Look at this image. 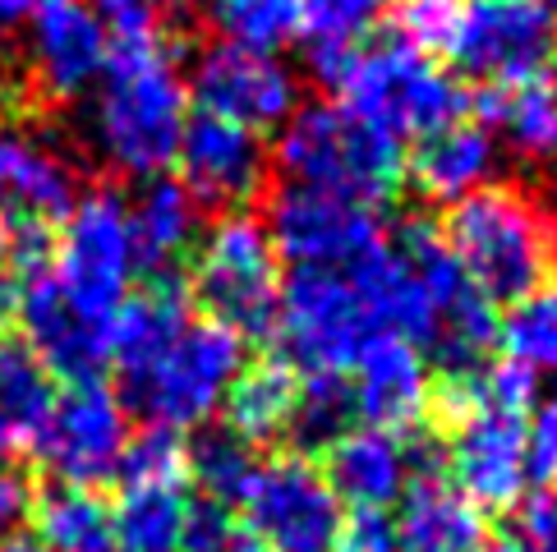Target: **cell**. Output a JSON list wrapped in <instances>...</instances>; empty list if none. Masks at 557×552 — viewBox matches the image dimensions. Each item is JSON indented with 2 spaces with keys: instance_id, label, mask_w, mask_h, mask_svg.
Listing matches in <instances>:
<instances>
[{
  "instance_id": "74e56055",
  "label": "cell",
  "mask_w": 557,
  "mask_h": 552,
  "mask_svg": "<svg viewBox=\"0 0 557 552\" xmlns=\"http://www.w3.org/2000/svg\"><path fill=\"white\" fill-rule=\"evenodd\" d=\"M525 484H557V405L540 410L525 428Z\"/></svg>"
},
{
  "instance_id": "484cf974",
  "label": "cell",
  "mask_w": 557,
  "mask_h": 552,
  "mask_svg": "<svg viewBox=\"0 0 557 552\" xmlns=\"http://www.w3.org/2000/svg\"><path fill=\"white\" fill-rule=\"evenodd\" d=\"M185 516V484H121V502L111 506V552H181Z\"/></svg>"
},
{
  "instance_id": "5bb4252c",
  "label": "cell",
  "mask_w": 557,
  "mask_h": 552,
  "mask_svg": "<svg viewBox=\"0 0 557 552\" xmlns=\"http://www.w3.org/2000/svg\"><path fill=\"white\" fill-rule=\"evenodd\" d=\"M249 529L272 552H332L342 529V502L327 488L323 469L305 456H282L258 465L245 492Z\"/></svg>"
},
{
  "instance_id": "836d02e7",
  "label": "cell",
  "mask_w": 557,
  "mask_h": 552,
  "mask_svg": "<svg viewBox=\"0 0 557 552\" xmlns=\"http://www.w3.org/2000/svg\"><path fill=\"white\" fill-rule=\"evenodd\" d=\"M309 42H360L383 14V0H300Z\"/></svg>"
},
{
  "instance_id": "277c9868",
  "label": "cell",
  "mask_w": 557,
  "mask_h": 552,
  "mask_svg": "<svg viewBox=\"0 0 557 552\" xmlns=\"http://www.w3.org/2000/svg\"><path fill=\"white\" fill-rule=\"evenodd\" d=\"M276 166L286 185L323 189L336 199L377 208L406 185V152L392 134L346 106H295L276 138Z\"/></svg>"
},
{
  "instance_id": "f1b7e54d",
  "label": "cell",
  "mask_w": 557,
  "mask_h": 552,
  "mask_svg": "<svg viewBox=\"0 0 557 552\" xmlns=\"http://www.w3.org/2000/svg\"><path fill=\"white\" fill-rule=\"evenodd\" d=\"M198 10L212 24L216 42L282 51L305 33L300 0H198Z\"/></svg>"
},
{
  "instance_id": "c3c4849f",
  "label": "cell",
  "mask_w": 557,
  "mask_h": 552,
  "mask_svg": "<svg viewBox=\"0 0 557 552\" xmlns=\"http://www.w3.org/2000/svg\"><path fill=\"white\" fill-rule=\"evenodd\" d=\"M0 456H5V451H0Z\"/></svg>"
},
{
  "instance_id": "ac0fdd59",
  "label": "cell",
  "mask_w": 557,
  "mask_h": 552,
  "mask_svg": "<svg viewBox=\"0 0 557 552\" xmlns=\"http://www.w3.org/2000/svg\"><path fill=\"white\" fill-rule=\"evenodd\" d=\"M424 465H433L429 451L406 447L396 432L364 424V428H346L327 447L323 479L336 492V502L350 511H387L401 502L414 469H424Z\"/></svg>"
},
{
  "instance_id": "d6a6232c",
  "label": "cell",
  "mask_w": 557,
  "mask_h": 552,
  "mask_svg": "<svg viewBox=\"0 0 557 552\" xmlns=\"http://www.w3.org/2000/svg\"><path fill=\"white\" fill-rule=\"evenodd\" d=\"M121 484H185L189 465H185V442L181 432L166 428H148L144 438H129L121 469H115Z\"/></svg>"
},
{
  "instance_id": "7bdbcfd3",
  "label": "cell",
  "mask_w": 557,
  "mask_h": 552,
  "mask_svg": "<svg viewBox=\"0 0 557 552\" xmlns=\"http://www.w3.org/2000/svg\"><path fill=\"white\" fill-rule=\"evenodd\" d=\"M222 552H272V548H268L263 539H258L253 529H245V535H240V529H235V535H231V543H226Z\"/></svg>"
},
{
  "instance_id": "7a4b0ae2",
  "label": "cell",
  "mask_w": 557,
  "mask_h": 552,
  "mask_svg": "<svg viewBox=\"0 0 557 552\" xmlns=\"http://www.w3.org/2000/svg\"><path fill=\"white\" fill-rule=\"evenodd\" d=\"M451 397V484L480 511L516 506L525 492V428L534 401V373L516 364L480 368L474 378L447 382Z\"/></svg>"
},
{
  "instance_id": "ffe728a7",
  "label": "cell",
  "mask_w": 557,
  "mask_h": 552,
  "mask_svg": "<svg viewBox=\"0 0 557 552\" xmlns=\"http://www.w3.org/2000/svg\"><path fill=\"white\" fill-rule=\"evenodd\" d=\"M392 525L401 552H474L484 543V511L437 465L414 469Z\"/></svg>"
},
{
  "instance_id": "52a82bcc",
  "label": "cell",
  "mask_w": 557,
  "mask_h": 552,
  "mask_svg": "<svg viewBox=\"0 0 557 552\" xmlns=\"http://www.w3.org/2000/svg\"><path fill=\"white\" fill-rule=\"evenodd\" d=\"M342 106L355 111L360 121L377 125L401 138H424L456 121H466L470 92L461 78L433 65V55L406 42L401 33L373 37V42H355L350 70L342 78Z\"/></svg>"
},
{
  "instance_id": "f546056e",
  "label": "cell",
  "mask_w": 557,
  "mask_h": 552,
  "mask_svg": "<svg viewBox=\"0 0 557 552\" xmlns=\"http://www.w3.org/2000/svg\"><path fill=\"white\" fill-rule=\"evenodd\" d=\"M185 465H189V479L203 488V498L222 506L245 502V492L258 475L253 442H245L235 428H203L185 447Z\"/></svg>"
},
{
  "instance_id": "d590c367",
  "label": "cell",
  "mask_w": 557,
  "mask_h": 552,
  "mask_svg": "<svg viewBox=\"0 0 557 552\" xmlns=\"http://www.w3.org/2000/svg\"><path fill=\"white\" fill-rule=\"evenodd\" d=\"M332 552H401V543H396V525L387 511H350L342 516Z\"/></svg>"
},
{
  "instance_id": "30bf717a",
  "label": "cell",
  "mask_w": 557,
  "mask_h": 552,
  "mask_svg": "<svg viewBox=\"0 0 557 552\" xmlns=\"http://www.w3.org/2000/svg\"><path fill=\"white\" fill-rule=\"evenodd\" d=\"M443 55L484 88L525 84L557 65V18L544 0H461Z\"/></svg>"
},
{
  "instance_id": "e0dca14e",
  "label": "cell",
  "mask_w": 557,
  "mask_h": 552,
  "mask_svg": "<svg viewBox=\"0 0 557 552\" xmlns=\"http://www.w3.org/2000/svg\"><path fill=\"white\" fill-rule=\"evenodd\" d=\"M175 162H181V185L194 193V203L216 212H240L268 180L263 138L208 111L189 115Z\"/></svg>"
},
{
  "instance_id": "ee69618b",
  "label": "cell",
  "mask_w": 557,
  "mask_h": 552,
  "mask_svg": "<svg viewBox=\"0 0 557 552\" xmlns=\"http://www.w3.org/2000/svg\"><path fill=\"white\" fill-rule=\"evenodd\" d=\"M474 552H525V543L521 539H484Z\"/></svg>"
},
{
  "instance_id": "83f0119b",
  "label": "cell",
  "mask_w": 557,
  "mask_h": 552,
  "mask_svg": "<svg viewBox=\"0 0 557 552\" xmlns=\"http://www.w3.org/2000/svg\"><path fill=\"white\" fill-rule=\"evenodd\" d=\"M28 516L47 552H111V506L92 488L55 484L33 498Z\"/></svg>"
},
{
  "instance_id": "1f68e13d",
  "label": "cell",
  "mask_w": 557,
  "mask_h": 552,
  "mask_svg": "<svg viewBox=\"0 0 557 552\" xmlns=\"http://www.w3.org/2000/svg\"><path fill=\"white\" fill-rule=\"evenodd\" d=\"M355 391L346 373H300L295 387V410H290V438L305 447H332L346 428H355Z\"/></svg>"
},
{
  "instance_id": "3957f363",
  "label": "cell",
  "mask_w": 557,
  "mask_h": 552,
  "mask_svg": "<svg viewBox=\"0 0 557 552\" xmlns=\"http://www.w3.org/2000/svg\"><path fill=\"white\" fill-rule=\"evenodd\" d=\"M443 240L488 304H516L557 263V216L516 185H484L451 203Z\"/></svg>"
},
{
  "instance_id": "8992f818",
  "label": "cell",
  "mask_w": 557,
  "mask_h": 552,
  "mask_svg": "<svg viewBox=\"0 0 557 552\" xmlns=\"http://www.w3.org/2000/svg\"><path fill=\"white\" fill-rule=\"evenodd\" d=\"M377 253L350 272L295 267L286 276L282 294H276V318H272V341L282 350V364L300 373H346L355 364V354L373 337H383L373 281H369Z\"/></svg>"
},
{
  "instance_id": "cb8c5ba5",
  "label": "cell",
  "mask_w": 557,
  "mask_h": 552,
  "mask_svg": "<svg viewBox=\"0 0 557 552\" xmlns=\"http://www.w3.org/2000/svg\"><path fill=\"white\" fill-rule=\"evenodd\" d=\"M470 111H480L493 134H503V143L530 166L557 162V78L540 74L525 84L507 88H484L470 97Z\"/></svg>"
},
{
  "instance_id": "603a6c76",
  "label": "cell",
  "mask_w": 557,
  "mask_h": 552,
  "mask_svg": "<svg viewBox=\"0 0 557 552\" xmlns=\"http://www.w3.org/2000/svg\"><path fill=\"white\" fill-rule=\"evenodd\" d=\"M497 171V134L488 125L456 121L437 134H424L406 162V180L433 203H461L466 193L493 185Z\"/></svg>"
},
{
  "instance_id": "d6986e66",
  "label": "cell",
  "mask_w": 557,
  "mask_h": 552,
  "mask_svg": "<svg viewBox=\"0 0 557 552\" xmlns=\"http://www.w3.org/2000/svg\"><path fill=\"white\" fill-rule=\"evenodd\" d=\"M350 391H355V414L369 428H387V432L414 428L433 401L424 350L392 337V331L373 337L350 364Z\"/></svg>"
},
{
  "instance_id": "ab89813d",
  "label": "cell",
  "mask_w": 557,
  "mask_h": 552,
  "mask_svg": "<svg viewBox=\"0 0 557 552\" xmlns=\"http://www.w3.org/2000/svg\"><path fill=\"white\" fill-rule=\"evenodd\" d=\"M521 543L525 552H557V492H534L521 506Z\"/></svg>"
},
{
  "instance_id": "8fae6325",
  "label": "cell",
  "mask_w": 557,
  "mask_h": 552,
  "mask_svg": "<svg viewBox=\"0 0 557 552\" xmlns=\"http://www.w3.org/2000/svg\"><path fill=\"white\" fill-rule=\"evenodd\" d=\"M263 226L276 259H286L290 267L350 272L387 244V230L373 208L336 199V193H323V189H305V185L276 189Z\"/></svg>"
},
{
  "instance_id": "d4e9b609",
  "label": "cell",
  "mask_w": 557,
  "mask_h": 552,
  "mask_svg": "<svg viewBox=\"0 0 557 552\" xmlns=\"http://www.w3.org/2000/svg\"><path fill=\"white\" fill-rule=\"evenodd\" d=\"M55 405V378L37 354L5 337L0 341V451H24L37 442Z\"/></svg>"
},
{
  "instance_id": "7402d4cb",
  "label": "cell",
  "mask_w": 557,
  "mask_h": 552,
  "mask_svg": "<svg viewBox=\"0 0 557 552\" xmlns=\"http://www.w3.org/2000/svg\"><path fill=\"white\" fill-rule=\"evenodd\" d=\"M198 244V203L181 180L152 175L129 203V249L134 272L152 276L157 286L181 267Z\"/></svg>"
},
{
  "instance_id": "5b68a950",
  "label": "cell",
  "mask_w": 557,
  "mask_h": 552,
  "mask_svg": "<svg viewBox=\"0 0 557 552\" xmlns=\"http://www.w3.org/2000/svg\"><path fill=\"white\" fill-rule=\"evenodd\" d=\"M245 368V337L226 323L189 318L148 364L121 373V405L134 410L148 428L185 432L208 428V419L226 405L231 382Z\"/></svg>"
},
{
  "instance_id": "4fadbf2b",
  "label": "cell",
  "mask_w": 557,
  "mask_h": 552,
  "mask_svg": "<svg viewBox=\"0 0 557 552\" xmlns=\"http://www.w3.org/2000/svg\"><path fill=\"white\" fill-rule=\"evenodd\" d=\"M194 102L198 111L222 115L253 134L282 129L300 106V78L276 51H253L235 42H212L194 61Z\"/></svg>"
},
{
  "instance_id": "2e32d148",
  "label": "cell",
  "mask_w": 557,
  "mask_h": 552,
  "mask_svg": "<svg viewBox=\"0 0 557 552\" xmlns=\"http://www.w3.org/2000/svg\"><path fill=\"white\" fill-rule=\"evenodd\" d=\"M24 28H28L24 74L33 92H42L47 102L88 97L111 55V33L102 18L84 0H47Z\"/></svg>"
},
{
  "instance_id": "bcb514c9",
  "label": "cell",
  "mask_w": 557,
  "mask_h": 552,
  "mask_svg": "<svg viewBox=\"0 0 557 552\" xmlns=\"http://www.w3.org/2000/svg\"><path fill=\"white\" fill-rule=\"evenodd\" d=\"M544 5H548V14H553V18H557V0H544Z\"/></svg>"
},
{
  "instance_id": "60d3db41",
  "label": "cell",
  "mask_w": 557,
  "mask_h": 552,
  "mask_svg": "<svg viewBox=\"0 0 557 552\" xmlns=\"http://www.w3.org/2000/svg\"><path fill=\"white\" fill-rule=\"evenodd\" d=\"M28 506H33L28 479L14 475L10 465H0V543L14 539V529L28 520Z\"/></svg>"
},
{
  "instance_id": "ba28073f",
  "label": "cell",
  "mask_w": 557,
  "mask_h": 552,
  "mask_svg": "<svg viewBox=\"0 0 557 552\" xmlns=\"http://www.w3.org/2000/svg\"><path fill=\"white\" fill-rule=\"evenodd\" d=\"M189 290L208 309L212 323H226L245 341L272 337L282 272H276V249L268 240V226L249 212H226L194 244Z\"/></svg>"
},
{
  "instance_id": "f6af8a7d",
  "label": "cell",
  "mask_w": 557,
  "mask_h": 552,
  "mask_svg": "<svg viewBox=\"0 0 557 552\" xmlns=\"http://www.w3.org/2000/svg\"><path fill=\"white\" fill-rule=\"evenodd\" d=\"M0 552H47V548L37 539H5V543H0Z\"/></svg>"
},
{
  "instance_id": "6da1fadb",
  "label": "cell",
  "mask_w": 557,
  "mask_h": 552,
  "mask_svg": "<svg viewBox=\"0 0 557 552\" xmlns=\"http://www.w3.org/2000/svg\"><path fill=\"white\" fill-rule=\"evenodd\" d=\"M189 125V84L157 33L121 37L92 84L88 138L125 180H152L175 162Z\"/></svg>"
},
{
  "instance_id": "8d00e7d4",
  "label": "cell",
  "mask_w": 557,
  "mask_h": 552,
  "mask_svg": "<svg viewBox=\"0 0 557 552\" xmlns=\"http://www.w3.org/2000/svg\"><path fill=\"white\" fill-rule=\"evenodd\" d=\"M231 535H235L231 506L198 498V502H189L185 535H181V552H222V548L231 543Z\"/></svg>"
},
{
  "instance_id": "7dc6e473",
  "label": "cell",
  "mask_w": 557,
  "mask_h": 552,
  "mask_svg": "<svg viewBox=\"0 0 557 552\" xmlns=\"http://www.w3.org/2000/svg\"><path fill=\"white\" fill-rule=\"evenodd\" d=\"M553 405H557V397H553Z\"/></svg>"
},
{
  "instance_id": "9c48e42d",
  "label": "cell",
  "mask_w": 557,
  "mask_h": 552,
  "mask_svg": "<svg viewBox=\"0 0 557 552\" xmlns=\"http://www.w3.org/2000/svg\"><path fill=\"white\" fill-rule=\"evenodd\" d=\"M51 276L61 290L97 323L125 304L134 281V249H129V199L121 189H88L61 216V244H55Z\"/></svg>"
},
{
  "instance_id": "4316f807",
  "label": "cell",
  "mask_w": 557,
  "mask_h": 552,
  "mask_svg": "<svg viewBox=\"0 0 557 552\" xmlns=\"http://www.w3.org/2000/svg\"><path fill=\"white\" fill-rule=\"evenodd\" d=\"M295 368L282 360H263V364H249L240 368V378L231 382L226 391V414L245 442H272L290 428V410H295Z\"/></svg>"
},
{
  "instance_id": "f35d334b",
  "label": "cell",
  "mask_w": 557,
  "mask_h": 552,
  "mask_svg": "<svg viewBox=\"0 0 557 552\" xmlns=\"http://www.w3.org/2000/svg\"><path fill=\"white\" fill-rule=\"evenodd\" d=\"M84 5L121 37H144V33H152L157 18L166 14L171 0H84Z\"/></svg>"
},
{
  "instance_id": "e575fe53",
  "label": "cell",
  "mask_w": 557,
  "mask_h": 552,
  "mask_svg": "<svg viewBox=\"0 0 557 552\" xmlns=\"http://www.w3.org/2000/svg\"><path fill=\"white\" fill-rule=\"evenodd\" d=\"M456 5H461V0H406L401 37L420 51H443L451 37V24H456Z\"/></svg>"
},
{
  "instance_id": "4dcf8cb0",
  "label": "cell",
  "mask_w": 557,
  "mask_h": 552,
  "mask_svg": "<svg viewBox=\"0 0 557 552\" xmlns=\"http://www.w3.org/2000/svg\"><path fill=\"white\" fill-rule=\"evenodd\" d=\"M497 346H503L507 364L534 373V378L557 373V286L521 294L497 323Z\"/></svg>"
},
{
  "instance_id": "9a60e30c",
  "label": "cell",
  "mask_w": 557,
  "mask_h": 552,
  "mask_svg": "<svg viewBox=\"0 0 557 552\" xmlns=\"http://www.w3.org/2000/svg\"><path fill=\"white\" fill-rule=\"evenodd\" d=\"M10 313L24 327V346L51 368V378L88 382L107 368V327L78 309L61 281L51 276V267L24 263L14 276V304Z\"/></svg>"
},
{
  "instance_id": "44dd1931",
  "label": "cell",
  "mask_w": 557,
  "mask_h": 552,
  "mask_svg": "<svg viewBox=\"0 0 557 552\" xmlns=\"http://www.w3.org/2000/svg\"><path fill=\"white\" fill-rule=\"evenodd\" d=\"M78 199V171L74 162L42 143V138L10 134L5 171H0V212L14 230H42L74 208Z\"/></svg>"
},
{
  "instance_id": "7c38bea8",
  "label": "cell",
  "mask_w": 557,
  "mask_h": 552,
  "mask_svg": "<svg viewBox=\"0 0 557 552\" xmlns=\"http://www.w3.org/2000/svg\"><path fill=\"white\" fill-rule=\"evenodd\" d=\"M121 397L107 382H70V391H55V405L37 432L33 451L42 456L47 475L55 484L92 488L102 479H115L121 456L129 447V419Z\"/></svg>"
},
{
  "instance_id": "b9f144b4",
  "label": "cell",
  "mask_w": 557,
  "mask_h": 552,
  "mask_svg": "<svg viewBox=\"0 0 557 552\" xmlns=\"http://www.w3.org/2000/svg\"><path fill=\"white\" fill-rule=\"evenodd\" d=\"M47 0H0V33H10V28H24L28 18L42 10Z\"/></svg>"
}]
</instances>
